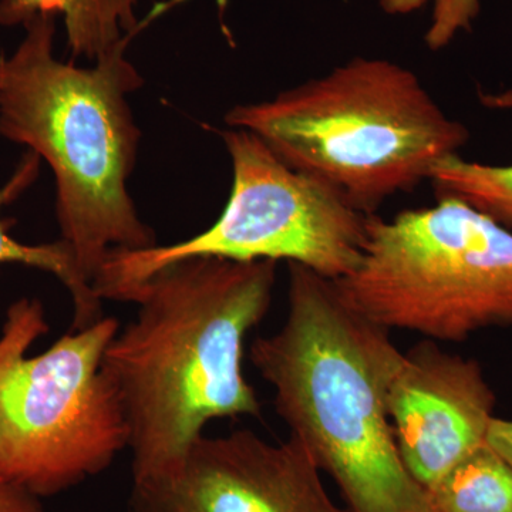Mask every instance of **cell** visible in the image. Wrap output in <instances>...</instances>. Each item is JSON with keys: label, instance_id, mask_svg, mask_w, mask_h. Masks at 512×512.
Masks as SVG:
<instances>
[{"label": "cell", "instance_id": "cell-2", "mask_svg": "<svg viewBox=\"0 0 512 512\" xmlns=\"http://www.w3.org/2000/svg\"><path fill=\"white\" fill-rule=\"evenodd\" d=\"M289 265L282 328L254 340L251 362L292 439L338 485L350 512H430L400 457L386 392L402 352L389 330L350 309L335 282Z\"/></svg>", "mask_w": 512, "mask_h": 512}, {"label": "cell", "instance_id": "cell-9", "mask_svg": "<svg viewBox=\"0 0 512 512\" xmlns=\"http://www.w3.org/2000/svg\"><path fill=\"white\" fill-rule=\"evenodd\" d=\"M386 406L404 466L426 491L487 443L495 417L494 392L478 362L431 340L402 353Z\"/></svg>", "mask_w": 512, "mask_h": 512}, {"label": "cell", "instance_id": "cell-15", "mask_svg": "<svg viewBox=\"0 0 512 512\" xmlns=\"http://www.w3.org/2000/svg\"><path fill=\"white\" fill-rule=\"evenodd\" d=\"M40 500L19 485L0 481V512H45Z\"/></svg>", "mask_w": 512, "mask_h": 512}, {"label": "cell", "instance_id": "cell-5", "mask_svg": "<svg viewBox=\"0 0 512 512\" xmlns=\"http://www.w3.org/2000/svg\"><path fill=\"white\" fill-rule=\"evenodd\" d=\"M116 318L62 336L26 357L49 326L42 303L8 309L0 338V481L52 497L99 476L128 447L119 393L103 370Z\"/></svg>", "mask_w": 512, "mask_h": 512}, {"label": "cell", "instance_id": "cell-17", "mask_svg": "<svg viewBox=\"0 0 512 512\" xmlns=\"http://www.w3.org/2000/svg\"><path fill=\"white\" fill-rule=\"evenodd\" d=\"M483 106L493 110H512V89L500 93H481Z\"/></svg>", "mask_w": 512, "mask_h": 512}, {"label": "cell", "instance_id": "cell-12", "mask_svg": "<svg viewBox=\"0 0 512 512\" xmlns=\"http://www.w3.org/2000/svg\"><path fill=\"white\" fill-rule=\"evenodd\" d=\"M427 494L430 512H512V467L487 441Z\"/></svg>", "mask_w": 512, "mask_h": 512}, {"label": "cell", "instance_id": "cell-6", "mask_svg": "<svg viewBox=\"0 0 512 512\" xmlns=\"http://www.w3.org/2000/svg\"><path fill=\"white\" fill-rule=\"evenodd\" d=\"M370 215L362 258L335 282L340 298L379 328L460 343L512 325V229L454 197Z\"/></svg>", "mask_w": 512, "mask_h": 512}, {"label": "cell", "instance_id": "cell-11", "mask_svg": "<svg viewBox=\"0 0 512 512\" xmlns=\"http://www.w3.org/2000/svg\"><path fill=\"white\" fill-rule=\"evenodd\" d=\"M40 158L28 151L20 161L8 183L0 187V266L18 264L40 269L62 282L73 299V330L89 328L103 318L101 299L94 292L89 279L80 271L73 249L62 238L47 244H23L9 234V227L2 220V211L12 204L22 192L35 183L39 175Z\"/></svg>", "mask_w": 512, "mask_h": 512}, {"label": "cell", "instance_id": "cell-10", "mask_svg": "<svg viewBox=\"0 0 512 512\" xmlns=\"http://www.w3.org/2000/svg\"><path fill=\"white\" fill-rule=\"evenodd\" d=\"M141 0H0V25L25 26L40 15L60 16L73 60L96 62L140 32L168 5L157 6L147 20L137 19Z\"/></svg>", "mask_w": 512, "mask_h": 512}, {"label": "cell", "instance_id": "cell-13", "mask_svg": "<svg viewBox=\"0 0 512 512\" xmlns=\"http://www.w3.org/2000/svg\"><path fill=\"white\" fill-rule=\"evenodd\" d=\"M429 181L437 197L458 198L512 229V164L474 163L454 154L436 164Z\"/></svg>", "mask_w": 512, "mask_h": 512}, {"label": "cell", "instance_id": "cell-3", "mask_svg": "<svg viewBox=\"0 0 512 512\" xmlns=\"http://www.w3.org/2000/svg\"><path fill=\"white\" fill-rule=\"evenodd\" d=\"M55 20H29L0 56V136L49 165L62 239L93 285L111 251L157 245L128 191L141 137L128 96L144 79L126 55L137 33L83 67L57 59Z\"/></svg>", "mask_w": 512, "mask_h": 512}, {"label": "cell", "instance_id": "cell-7", "mask_svg": "<svg viewBox=\"0 0 512 512\" xmlns=\"http://www.w3.org/2000/svg\"><path fill=\"white\" fill-rule=\"evenodd\" d=\"M232 188L217 221L173 245L111 251L93 281L101 301H119L158 269L192 256L232 261H286L338 281L363 255L370 215L339 191L284 163L242 128L222 131Z\"/></svg>", "mask_w": 512, "mask_h": 512}, {"label": "cell", "instance_id": "cell-1", "mask_svg": "<svg viewBox=\"0 0 512 512\" xmlns=\"http://www.w3.org/2000/svg\"><path fill=\"white\" fill-rule=\"evenodd\" d=\"M276 265L192 256L127 293L136 318L110 340L103 370L126 417L133 483L173 470L212 420L261 416L242 359L274 298Z\"/></svg>", "mask_w": 512, "mask_h": 512}, {"label": "cell", "instance_id": "cell-8", "mask_svg": "<svg viewBox=\"0 0 512 512\" xmlns=\"http://www.w3.org/2000/svg\"><path fill=\"white\" fill-rule=\"evenodd\" d=\"M128 512H350L330 497L311 453L251 430L202 434L180 464L133 483Z\"/></svg>", "mask_w": 512, "mask_h": 512}, {"label": "cell", "instance_id": "cell-16", "mask_svg": "<svg viewBox=\"0 0 512 512\" xmlns=\"http://www.w3.org/2000/svg\"><path fill=\"white\" fill-rule=\"evenodd\" d=\"M487 441L512 467V420L494 417L488 430Z\"/></svg>", "mask_w": 512, "mask_h": 512}, {"label": "cell", "instance_id": "cell-14", "mask_svg": "<svg viewBox=\"0 0 512 512\" xmlns=\"http://www.w3.org/2000/svg\"><path fill=\"white\" fill-rule=\"evenodd\" d=\"M429 3L433 15L426 43L431 50L443 49L458 33L470 30L481 9V0H380V8L389 15H409Z\"/></svg>", "mask_w": 512, "mask_h": 512}, {"label": "cell", "instance_id": "cell-4", "mask_svg": "<svg viewBox=\"0 0 512 512\" xmlns=\"http://www.w3.org/2000/svg\"><path fill=\"white\" fill-rule=\"evenodd\" d=\"M231 128L251 131L284 163L330 185L360 212L414 190L470 133L399 63L355 57L272 100L239 104Z\"/></svg>", "mask_w": 512, "mask_h": 512}]
</instances>
